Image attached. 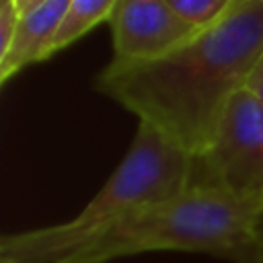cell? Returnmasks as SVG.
Returning <instances> with one entry per match:
<instances>
[{
  "label": "cell",
  "instance_id": "6da1fadb",
  "mask_svg": "<svg viewBox=\"0 0 263 263\" xmlns=\"http://www.w3.org/2000/svg\"><path fill=\"white\" fill-rule=\"evenodd\" d=\"M261 55L263 2H234L220 21L158 58L111 60L95 78V90L195 158Z\"/></svg>",
  "mask_w": 263,
  "mask_h": 263
},
{
  "label": "cell",
  "instance_id": "7a4b0ae2",
  "mask_svg": "<svg viewBox=\"0 0 263 263\" xmlns=\"http://www.w3.org/2000/svg\"><path fill=\"white\" fill-rule=\"evenodd\" d=\"M193 158L158 129L138 121L136 136L103 187L70 220L0 238V263H62L129 214L191 185Z\"/></svg>",
  "mask_w": 263,
  "mask_h": 263
},
{
  "label": "cell",
  "instance_id": "3957f363",
  "mask_svg": "<svg viewBox=\"0 0 263 263\" xmlns=\"http://www.w3.org/2000/svg\"><path fill=\"white\" fill-rule=\"evenodd\" d=\"M263 218V201L220 189L189 185L146 205L62 263H111L158 251L205 253L240 261Z\"/></svg>",
  "mask_w": 263,
  "mask_h": 263
},
{
  "label": "cell",
  "instance_id": "277c9868",
  "mask_svg": "<svg viewBox=\"0 0 263 263\" xmlns=\"http://www.w3.org/2000/svg\"><path fill=\"white\" fill-rule=\"evenodd\" d=\"M191 185L263 201V101L247 86L232 95L210 146L193 158Z\"/></svg>",
  "mask_w": 263,
  "mask_h": 263
},
{
  "label": "cell",
  "instance_id": "5b68a950",
  "mask_svg": "<svg viewBox=\"0 0 263 263\" xmlns=\"http://www.w3.org/2000/svg\"><path fill=\"white\" fill-rule=\"evenodd\" d=\"M109 27L113 60L119 62L158 58L201 31L185 23L166 0H117Z\"/></svg>",
  "mask_w": 263,
  "mask_h": 263
},
{
  "label": "cell",
  "instance_id": "8992f818",
  "mask_svg": "<svg viewBox=\"0 0 263 263\" xmlns=\"http://www.w3.org/2000/svg\"><path fill=\"white\" fill-rule=\"evenodd\" d=\"M70 2L72 0H43L21 16L12 47L6 58L0 60V84H6L23 68L51 58V45Z\"/></svg>",
  "mask_w": 263,
  "mask_h": 263
},
{
  "label": "cell",
  "instance_id": "52a82bcc",
  "mask_svg": "<svg viewBox=\"0 0 263 263\" xmlns=\"http://www.w3.org/2000/svg\"><path fill=\"white\" fill-rule=\"evenodd\" d=\"M117 0H72L66 18L53 39L51 55L68 49L72 43L88 35L97 25L109 23Z\"/></svg>",
  "mask_w": 263,
  "mask_h": 263
},
{
  "label": "cell",
  "instance_id": "ba28073f",
  "mask_svg": "<svg viewBox=\"0 0 263 263\" xmlns=\"http://www.w3.org/2000/svg\"><path fill=\"white\" fill-rule=\"evenodd\" d=\"M166 4L195 29H205L220 21L234 4V0H166Z\"/></svg>",
  "mask_w": 263,
  "mask_h": 263
},
{
  "label": "cell",
  "instance_id": "9c48e42d",
  "mask_svg": "<svg viewBox=\"0 0 263 263\" xmlns=\"http://www.w3.org/2000/svg\"><path fill=\"white\" fill-rule=\"evenodd\" d=\"M21 16L23 14L16 6V0H0V60L6 58V53L12 47V41L21 25Z\"/></svg>",
  "mask_w": 263,
  "mask_h": 263
},
{
  "label": "cell",
  "instance_id": "30bf717a",
  "mask_svg": "<svg viewBox=\"0 0 263 263\" xmlns=\"http://www.w3.org/2000/svg\"><path fill=\"white\" fill-rule=\"evenodd\" d=\"M238 263H263V218L259 222L253 242L249 245V249L245 251V255L240 257Z\"/></svg>",
  "mask_w": 263,
  "mask_h": 263
},
{
  "label": "cell",
  "instance_id": "8fae6325",
  "mask_svg": "<svg viewBox=\"0 0 263 263\" xmlns=\"http://www.w3.org/2000/svg\"><path fill=\"white\" fill-rule=\"evenodd\" d=\"M247 88L253 90V92L263 101V55H261V60L257 62L255 70L251 72V76H249V80H247Z\"/></svg>",
  "mask_w": 263,
  "mask_h": 263
},
{
  "label": "cell",
  "instance_id": "7c38bea8",
  "mask_svg": "<svg viewBox=\"0 0 263 263\" xmlns=\"http://www.w3.org/2000/svg\"><path fill=\"white\" fill-rule=\"evenodd\" d=\"M39 2H43V0H16V6H18V10H21V14H25V12H29L31 8H35Z\"/></svg>",
  "mask_w": 263,
  "mask_h": 263
},
{
  "label": "cell",
  "instance_id": "4fadbf2b",
  "mask_svg": "<svg viewBox=\"0 0 263 263\" xmlns=\"http://www.w3.org/2000/svg\"><path fill=\"white\" fill-rule=\"evenodd\" d=\"M234 2H263V0H234Z\"/></svg>",
  "mask_w": 263,
  "mask_h": 263
}]
</instances>
